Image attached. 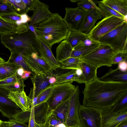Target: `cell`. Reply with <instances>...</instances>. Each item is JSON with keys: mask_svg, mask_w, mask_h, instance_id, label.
<instances>
[{"mask_svg": "<svg viewBox=\"0 0 127 127\" xmlns=\"http://www.w3.org/2000/svg\"><path fill=\"white\" fill-rule=\"evenodd\" d=\"M98 7L99 13L104 18L113 16L123 19V16L102 2L101 1L98 3Z\"/></svg>", "mask_w": 127, "mask_h": 127, "instance_id": "obj_32", "label": "cell"}, {"mask_svg": "<svg viewBox=\"0 0 127 127\" xmlns=\"http://www.w3.org/2000/svg\"><path fill=\"white\" fill-rule=\"evenodd\" d=\"M10 92L0 88V112L9 119L14 117L22 110L13 101L8 97Z\"/></svg>", "mask_w": 127, "mask_h": 127, "instance_id": "obj_12", "label": "cell"}, {"mask_svg": "<svg viewBox=\"0 0 127 127\" xmlns=\"http://www.w3.org/2000/svg\"><path fill=\"white\" fill-rule=\"evenodd\" d=\"M13 6L16 13L21 15L29 11L26 4L21 0H7Z\"/></svg>", "mask_w": 127, "mask_h": 127, "instance_id": "obj_35", "label": "cell"}, {"mask_svg": "<svg viewBox=\"0 0 127 127\" xmlns=\"http://www.w3.org/2000/svg\"><path fill=\"white\" fill-rule=\"evenodd\" d=\"M13 5L7 0H0V16L10 13H15Z\"/></svg>", "mask_w": 127, "mask_h": 127, "instance_id": "obj_37", "label": "cell"}, {"mask_svg": "<svg viewBox=\"0 0 127 127\" xmlns=\"http://www.w3.org/2000/svg\"><path fill=\"white\" fill-rule=\"evenodd\" d=\"M115 113H119L127 109V93L125 94L112 109Z\"/></svg>", "mask_w": 127, "mask_h": 127, "instance_id": "obj_38", "label": "cell"}, {"mask_svg": "<svg viewBox=\"0 0 127 127\" xmlns=\"http://www.w3.org/2000/svg\"><path fill=\"white\" fill-rule=\"evenodd\" d=\"M102 110L81 105L79 115L82 127H102Z\"/></svg>", "mask_w": 127, "mask_h": 127, "instance_id": "obj_9", "label": "cell"}, {"mask_svg": "<svg viewBox=\"0 0 127 127\" xmlns=\"http://www.w3.org/2000/svg\"><path fill=\"white\" fill-rule=\"evenodd\" d=\"M73 49L66 39L62 41L56 48V59L59 62L70 57Z\"/></svg>", "mask_w": 127, "mask_h": 127, "instance_id": "obj_23", "label": "cell"}, {"mask_svg": "<svg viewBox=\"0 0 127 127\" xmlns=\"http://www.w3.org/2000/svg\"><path fill=\"white\" fill-rule=\"evenodd\" d=\"M31 74V71L25 70L21 78L24 81L27 79L30 76Z\"/></svg>", "mask_w": 127, "mask_h": 127, "instance_id": "obj_47", "label": "cell"}, {"mask_svg": "<svg viewBox=\"0 0 127 127\" xmlns=\"http://www.w3.org/2000/svg\"><path fill=\"white\" fill-rule=\"evenodd\" d=\"M102 127H114L120 122L127 120V111L113 112L112 109L102 110Z\"/></svg>", "mask_w": 127, "mask_h": 127, "instance_id": "obj_14", "label": "cell"}, {"mask_svg": "<svg viewBox=\"0 0 127 127\" xmlns=\"http://www.w3.org/2000/svg\"><path fill=\"white\" fill-rule=\"evenodd\" d=\"M1 121H1V120H0V124H1Z\"/></svg>", "mask_w": 127, "mask_h": 127, "instance_id": "obj_54", "label": "cell"}, {"mask_svg": "<svg viewBox=\"0 0 127 127\" xmlns=\"http://www.w3.org/2000/svg\"><path fill=\"white\" fill-rule=\"evenodd\" d=\"M49 76L42 73H35L31 78L33 87L28 96L32 100L43 91L53 86L51 85L49 82Z\"/></svg>", "mask_w": 127, "mask_h": 127, "instance_id": "obj_13", "label": "cell"}, {"mask_svg": "<svg viewBox=\"0 0 127 127\" xmlns=\"http://www.w3.org/2000/svg\"><path fill=\"white\" fill-rule=\"evenodd\" d=\"M85 12L84 18L80 31L88 34L95 26L96 21L101 19L102 16L97 9Z\"/></svg>", "mask_w": 127, "mask_h": 127, "instance_id": "obj_17", "label": "cell"}, {"mask_svg": "<svg viewBox=\"0 0 127 127\" xmlns=\"http://www.w3.org/2000/svg\"><path fill=\"white\" fill-rule=\"evenodd\" d=\"M25 70L22 67H18L16 72V74L17 75L20 77L21 78L22 76L24 73Z\"/></svg>", "mask_w": 127, "mask_h": 127, "instance_id": "obj_46", "label": "cell"}, {"mask_svg": "<svg viewBox=\"0 0 127 127\" xmlns=\"http://www.w3.org/2000/svg\"><path fill=\"white\" fill-rule=\"evenodd\" d=\"M56 76L53 75L49 76V81L50 84L53 85L56 81Z\"/></svg>", "mask_w": 127, "mask_h": 127, "instance_id": "obj_48", "label": "cell"}, {"mask_svg": "<svg viewBox=\"0 0 127 127\" xmlns=\"http://www.w3.org/2000/svg\"><path fill=\"white\" fill-rule=\"evenodd\" d=\"M1 43L11 52L18 49L26 50L37 53L39 55L40 48L38 38L30 30L18 33L0 34Z\"/></svg>", "mask_w": 127, "mask_h": 127, "instance_id": "obj_3", "label": "cell"}, {"mask_svg": "<svg viewBox=\"0 0 127 127\" xmlns=\"http://www.w3.org/2000/svg\"><path fill=\"white\" fill-rule=\"evenodd\" d=\"M76 87L69 82L54 85L50 95L46 102L50 111L69 99L75 91Z\"/></svg>", "mask_w": 127, "mask_h": 127, "instance_id": "obj_6", "label": "cell"}, {"mask_svg": "<svg viewBox=\"0 0 127 127\" xmlns=\"http://www.w3.org/2000/svg\"><path fill=\"white\" fill-rule=\"evenodd\" d=\"M0 17L7 21L21 26H29L28 22L31 20V17L27 14L20 15L10 13L2 15Z\"/></svg>", "mask_w": 127, "mask_h": 127, "instance_id": "obj_22", "label": "cell"}, {"mask_svg": "<svg viewBox=\"0 0 127 127\" xmlns=\"http://www.w3.org/2000/svg\"><path fill=\"white\" fill-rule=\"evenodd\" d=\"M49 8L48 5L40 1L33 11L29 25L34 26L53 15L54 13H52Z\"/></svg>", "mask_w": 127, "mask_h": 127, "instance_id": "obj_15", "label": "cell"}, {"mask_svg": "<svg viewBox=\"0 0 127 127\" xmlns=\"http://www.w3.org/2000/svg\"><path fill=\"white\" fill-rule=\"evenodd\" d=\"M29 26H21L7 21L0 17V34L21 33L27 31Z\"/></svg>", "mask_w": 127, "mask_h": 127, "instance_id": "obj_21", "label": "cell"}, {"mask_svg": "<svg viewBox=\"0 0 127 127\" xmlns=\"http://www.w3.org/2000/svg\"><path fill=\"white\" fill-rule=\"evenodd\" d=\"M98 42L109 46L115 54H127V22H124L121 25L100 37Z\"/></svg>", "mask_w": 127, "mask_h": 127, "instance_id": "obj_4", "label": "cell"}, {"mask_svg": "<svg viewBox=\"0 0 127 127\" xmlns=\"http://www.w3.org/2000/svg\"><path fill=\"white\" fill-rule=\"evenodd\" d=\"M118 64V68L119 70L123 72L127 71V61H122Z\"/></svg>", "mask_w": 127, "mask_h": 127, "instance_id": "obj_45", "label": "cell"}, {"mask_svg": "<svg viewBox=\"0 0 127 127\" xmlns=\"http://www.w3.org/2000/svg\"><path fill=\"white\" fill-rule=\"evenodd\" d=\"M7 62L15 63L18 67H22L25 70L31 71L24 61L20 49L11 52L10 56Z\"/></svg>", "mask_w": 127, "mask_h": 127, "instance_id": "obj_28", "label": "cell"}, {"mask_svg": "<svg viewBox=\"0 0 127 127\" xmlns=\"http://www.w3.org/2000/svg\"><path fill=\"white\" fill-rule=\"evenodd\" d=\"M80 90L76 86L75 91L69 98V103L65 124L67 127H82L79 115L81 105L79 101Z\"/></svg>", "mask_w": 127, "mask_h": 127, "instance_id": "obj_10", "label": "cell"}, {"mask_svg": "<svg viewBox=\"0 0 127 127\" xmlns=\"http://www.w3.org/2000/svg\"><path fill=\"white\" fill-rule=\"evenodd\" d=\"M115 55L109 46L99 44L96 48L81 58L84 61L98 69L103 66H112V61Z\"/></svg>", "mask_w": 127, "mask_h": 127, "instance_id": "obj_5", "label": "cell"}, {"mask_svg": "<svg viewBox=\"0 0 127 127\" xmlns=\"http://www.w3.org/2000/svg\"><path fill=\"white\" fill-rule=\"evenodd\" d=\"M114 127H127V120L120 122Z\"/></svg>", "mask_w": 127, "mask_h": 127, "instance_id": "obj_49", "label": "cell"}, {"mask_svg": "<svg viewBox=\"0 0 127 127\" xmlns=\"http://www.w3.org/2000/svg\"><path fill=\"white\" fill-rule=\"evenodd\" d=\"M56 81L54 85L69 82L72 83L75 81L76 76L75 69L71 70L67 72L56 76Z\"/></svg>", "mask_w": 127, "mask_h": 127, "instance_id": "obj_33", "label": "cell"}, {"mask_svg": "<svg viewBox=\"0 0 127 127\" xmlns=\"http://www.w3.org/2000/svg\"><path fill=\"white\" fill-rule=\"evenodd\" d=\"M0 127H9L5 123V121H2L0 125Z\"/></svg>", "mask_w": 127, "mask_h": 127, "instance_id": "obj_51", "label": "cell"}, {"mask_svg": "<svg viewBox=\"0 0 127 127\" xmlns=\"http://www.w3.org/2000/svg\"><path fill=\"white\" fill-rule=\"evenodd\" d=\"M24 81L21 78L13 83L0 87V88L5 89L9 92H21L24 91L25 86Z\"/></svg>", "mask_w": 127, "mask_h": 127, "instance_id": "obj_36", "label": "cell"}, {"mask_svg": "<svg viewBox=\"0 0 127 127\" xmlns=\"http://www.w3.org/2000/svg\"><path fill=\"white\" fill-rule=\"evenodd\" d=\"M8 97L23 111H27L31 107L32 100L27 96L24 91L21 92H10Z\"/></svg>", "mask_w": 127, "mask_h": 127, "instance_id": "obj_18", "label": "cell"}, {"mask_svg": "<svg viewBox=\"0 0 127 127\" xmlns=\"http://www.w3.org/2000/svg\"><path fill=\"white\" fill-rule=\"evenodd\" d=\"M5 62V61L0 56V64Z\"/></svg>", "mask_w": 127, "mask_h": 127, "instance_id": "obj_53", "label": "cell"}, {"mask_svg": "<svg viewBox=\"0 0 127 127\" xmlns=\"http://www.w3.org/2000/svg\"><path fill=\"white\" fill-rule=\"evenodd\" d=\"M52 89V86L46 89L39 94L36 97L37 105L46 102L50 95Z\"/></svg>", "mask_w": 127, "mask_h": 127, "instance_id": "obj_39", "label": "cell"}, {"mask_svg": "<svg viewBox=\"0 0 127 127\" xmlns=\"http://www.w3.org/2000/svg\"><path fill=\"white\" fill-rule=\"evenodd\" d=\"M83 61L81 57H69L59 62L62 69L73 70L80 68Z\"/></svg>", "mask_w": 127, "mask_h": 127, "instance_id": "obj_29", "label": "cell"}, {"mask_svg": "<svg viewBox=\"0 0 127 127\" xmlns=\"http://www.w3.org/2000/svg\"><path fill=\"white\" fill-rule=\"evenodd\" d=\"M35 127H45L44 124H39L35 122Z\"/></svg>", "mask_w": 127, "mask_h": 127, "instance_id": "obj_52", "label": "cell"}, {"mask_svg": "<svg viewBox=\"0 0 127 127\" xmlns=\"http://www.w3.org/2000/svg\"><path fill=\"white\" fill-rule=\"evenodd\" d=\"M29 29L35 34L36 37L38 38L34 26L32 25H29Z\"/></svg>", "mask_w": 127, "mask_h": 127, "instance_id": "obj_50", "label": "cell"}, {"mask_svg": "<svg viewBox=\"0 0 127 127\" xmlns=\"http://www.w3.org/2000/svg\"><path fill=\"white\" fill-rule=\"evenodd\" d=\"M38 38L40 48L39 56L51 66L53 71H56L57 69L61 67V65L52 52V47Z\"/></svg>", "mask_w": 127, "mask_h": 127, "instance_id": "obj_16", "label": "cell"}, {"mask_svg": "<svg viewBox=\"0 0 127 127\" xmlns=\"http://www.w3.org/2000/svg\"><path fill=\"white\" fill-rule=\"evenodd\" d=\"M21 78L18 76L16 73L13 76L3 80L0 81V87L14 83Z\"/></svg>", "mask_w": 127, "mask_h": 127, "instance_id": "obj_40", "label": "cell"}, {"mask_svg": "<svg viewBox=\"0 0 127 127\" xmlns=\"http://www.w3.org/2000/svg\"><path fill=\"white\" fill-rule=\"evenodd\" d=\"M80 68L82 73L78 79L77 82L85 84L88 83L96 79L97 68L83 61L80 65Z\"/></svg>", "mask_w": 127, "mask_h": 127, "instance_id": "obj_19", "label": "cell"}, {"mask_svg": "<svg viewBox=\"0 0 127 127\" xmlns=\"http://www.w3.org/2000/svg\"><path fill=\"white\" fill-rule=\"evenodd\" d=\"M23 58L29 67L34 73H39L48 76L53 75L51 66L36 52H30L21 49Z\"/></svg>", "mask_w": 127, "mask_h": 127, "instance_id": "obj_8", "label": "cell"}, {"mask_svg": "<svg viewBox=\"0 0 127 127\" xmlns=\"http://www.w3.org/2000/svg\"><path fill=\"white\" fill-rule=\"evenodd\" d=\"M127 54L121 53L115 55L112 61V64H116L124 61H127Z\"/></svg>", "mask_w": 127, "mask_h": 127, "instance_id": "obj_41", "label": "cell"}, {"mask_svg": "<svg viewBox=\"0 0 127 127\" xmlns=\"http://www.w3.org/2000/svg\"><path fill=\"white\" fill-rule=\"evenodd\" d=\"M9 127H28L25 123H24L13 119H10L7 121H5Z\"/></svg>", "mask_w": 127, "mask_h": 127, "instance_id": "obj_42", "label": "cell"}, {"mask_svg": "<svg viewBox=\"0 0 127 127\" xmlns=\"http://www.w3.org/2000/svg\"><path fill=\"white\" fill-rule=\"evenodd\" d=\"M88 36V34H84L79 31L69 30L65 39L73 49Z\"/></svg>", "mask_w": 127, "mask_h": 127, "instance_id": "obj_26", "label": "cell"}, {"mask_svg": "<svg viewBox=\"0 0 127 127\" xmlns=\"http://www.w3.org/2000/svg\"><path fill=\"white\" fill-rule=\"evenodd\" d=\"M72 2H77L78 7L81 8L85 11H90L97 9L99 12V10L96 4L99 1L92 0H70Z\"/></svg>", "mask_w": 127, "mask_h": 127, "instance_id": "obj_31", "label": "cell"}, {"mask_svg": "<svg viewBox=\"0 0 127 127\" xmlns=\"http://www.w3.org/2000/svg\"><path fill=\"white\" fill-rule=\"evenodd\" d=\"M18 67L15 63L7 61L0 64V81L13 75L16 73Z\"/></svg>", "mask_w": 127, "mask_h": 127, "instance_id": "obj_27", "label": "cell"}, {"mask_svg": "<svg viewBox=\"0 0 127 127\" xmlns=\"http://www.w3.org/2000/svg\"><path fill=\"white\" fill-rule=\"evenodd\" d=\"M69 103V98L58 105L53 110L57 118L65 124Z\"/></svg>", "mask_w": 127, "mask_h": 127, "instance_id": "obj_30", "label": "cell"}, {"mask_svg": "<svg viewBox=\"0 0 127 127\" xmlns=\"http://www.w3.org/2000/svg\"><path fill=\"white\" fill-rule=\"evenodd\" d=\"M101 1L123 16L127 15V0H103Z\"/></svg>", "mask_w": 127, "mask_h": 127, "instance_id": "obj_24", "label": "cell"}, {"mask_svg": "<svg viewBox=\"0 0 127 127\" xmlns=\"http://www.w3.org/2000/svg\"><path fill=\"white\" fill-rule=\"evenodd\" d=\"M124 22L123 19L113 16L105 17L97 23L88 34L92 39L98 42L100 37L120 26Z\"/></svg>", "mask_w": 127, "mask_h": 127, "instance_id": "obj_7", "label": "cell"}, {"mask_svg": "<svg viewBox=\"0 0 127 127\" xmlns=\"http://www.w3.org/2000/svg\"><path fill=\"white\" fill-rule=\"evenodd\" d=\"M26 4L30 11H33L40 1L38 0H22Z\"/></svg>", "mask_w": 127, "mask_h": 127, "instance_id": "obj_43", "label": "cell"}, {"mask_svg": "<svg viewBox=\"0 0 127 127\" xmlns=\"http://www.w3.org/2000/svg\"><path fill=\"white\" fill-rule=\"evenodd\" d=\"M82 105L102 110L112 109L127 93V83L106 82L97 77L85 84Z\"/></svg>", "mask_w": 127, "mask_h": 127, "instance_id": "obj_1", "label": "cell"}, {"mask_svg": "<svg viewBox=\"0 0 127 127\" xmlns=\"http://www.w3.org/2000/svg\"><path fill=\"white\" fill-rule=\"evenodd\" d=\"M34 107L35 122L38 124H44L50 111L47 103L46 102L42 103Z\"/></svg>", "mask_w": 127, "mask_h": 127, "instance_id": "obj_25", "label": "cell"}, {"mask_svg": "<svg viewBox=\"0 0 127 127\" xmlns=\"http://www.w3.org/2000/svg\"><path fill=\"white\" fill-rule=\"evenodd\" d=\"M31 108V114L28 127H35V122L34 115V107L32 104Z\"/></svg>", "mask_w": 127, "mask_h": 127, "instance_id": "obj_44", "label": "cell"}, {"mask_svg": "<svg viewBox=\"0 0 127 127\" xmlns=\"http://www.w3.org/2000/svg\"><path fill=\"white\" fill-rule=\"evenodd\" d=\"M44 125L45 127H67L57 118L53 110L49 112Z\"/></svg>", "mask_w": 127, "mask_h": 127, "instance_id": "obj_34", "label": "cell"}, {"mask_svg": "<svg viewBox=\"0 0 127 127\" xmlns=\"http://www.w3.org/2000/svg\"><path fill=\"white\" fill-rule=\"evenodd\" d=\"M38 38L51 47L66 38L69 29L58 13L34 26Z\"/></svg>", "mask_w": 127, "mask_h": 127, "instance_id": "obj_2", "label": "cell"}, {"mask_svg": "<svg viewBox=\"0 0 127 127\" xmlns=\"http://www.w3.org/2000/svg\"><path fill=\"white\" fill-rule=\"evenodd\" d=\"M98 78L106 82L127 83V71H122L118 67L114 69L110 68L104 75Z\"/></svg>", "mask_w": 127, "mask_h": 127, "instance_id": "obj_20", "label": "cell"}, {"mask_svg": "<svg viewBox=\"0 0 127 127\" xmlns=\"http://www.w3.org/2000/svg\"><path fill=\"white\" fill-rule=\"evenodd\" d=\"M63 19L69 30L79 31L83 23L85 12L79 7L65 8Z\"/></svg>", "mask_w": 127, "mask_h": 127, "instance_id": "obj_11", "label": "cell"}]
</instances>
